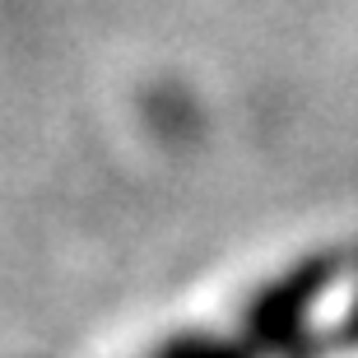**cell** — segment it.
Listing matches in <instances>:
<instances>
[{
    "instance_id": "1",
    "label": "cell",
    "mask_w": 358,
    "mask_h": 358,
    "mask_svg": "<svg viewBox=\"0 0 358 358\" xmlns=\"http://www.w3.org/2000/svg\"><path fill=\"white\" fill-rule=\"evenodd\" d=\"M358 270L354 252H331L312 256L307 266L289 270L275 279L266 293H256L252 307H242L228 335H196V340H177L163 345L154 358H279L303 349V326L312 317V307L326 298L331 284L349 279Z\"/></svg>"
}]
</instances>
